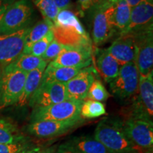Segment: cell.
I'll return each mask as SVG.
<instances>
[{"instance_id":"cell-6","label":"cell","mask_w":153,"mask_h":153,"mask_svg":"<svg viewBox=\"0 0 153 153\" xmlns=\"http://www.w3.org/2000/svg\"><path fill=\"white\" fill-rule=\"evenodd\" d=\"M140 76L135 61L120 66L117 76L110 82V89L120 100L128 99L136 94Z\"/></svg>"},{"instance_id":"cell-19","label":"cell","mask_w":153,"mask_h":153,"mask_svg":"<svg viewBox=\"0 0 153 153\" xmlns=\"http://www.w3.org/2000/svg\"><path fill=\"white\" fill-rule=\"evenodd\" d=\"M47 65L48 63H45L38 68L27 73L22 93L16 103L19 106H23L28 103L31 96L41 85L42 76Z\"/></svg>"},{"instance_id":"cell-28","label":"cell","mask_w":153,"mask_h":153,"mask_svg":"<svg viewBox=\"0 0 153 153\" xmlns=\"http://www.w3.org/2000/svg\"><path fill=\"white\" fill-rule=\"evenodd\" d=\"M54 40L53 30H51L46 36H45L42 39L36 42L28 48H25L23 51L22 54L30 55L36 57H42L44 53L46 51L50 43Z\"/></svg>"},{"instance_id":"cell-9","label":"cell","mask_w":153,"mask_h":153,"mask_svg":"<svg viewBox=\"0 0 153 153\" xmlns=\"http://www.w3.org/2000/svg\"><path fill=\"white\" fill-rule=\"evenodd\" d=\"M29 29L27 27L12 33L0 34V65H8L22 54Z\"/></svg>"},{"instance_id":"cell-8","label":"cell","mask_w":153,"mask_h":153,"mask_svg":"<svg viewBox=\"0 0 153 153\" xmlns=\"http://www.w3.org/2000/svg\"><path fill=\"white\" fill-rule=\"evenodd\" d=\"M123 122L124 132L132 143L144 150L152 148V120L146 118H128Z\"/></svg>"},{"instance_id":"cell-4","label":"cell","mask_w":153,"mask_h":153,"mask_svg":"<svg viewBox=\"0 0 153 153\" xmlns=\"http://www.w3.org/2000/svg\"><path fill=\"white\" fill-rule=\"evenodd\" d=\"M27 73L7 67L0 69V108L16 104Z\"/></svg>"},{"instance_id":"cell-23","label":"cell","mask_w":153,"mask_h":153,"mask_svg":"<svg viewBox=\"0 0 153 153\" xmlns=\"http://www.w3.org/2000/svg\"><path fill=\"white\" fill-rule=\"evenodd\" d=\"M45 63L48 62L44 60L41 57L22 54L16 60L6 67L12 70H18L26 73H28L38 68Z\"/></svg>"},{"instance_id":"cell-7","label":"cell","mask_w":153,"mask_h":153,"mask_svg":"<svg viewBox=\"0 0 153 153\" xmlns=\"http://www.w3.org/2000/svg\"><path fill=\"white\" fill-rule=\"evenodd\" d=\"M135 38V62L140 78L153 74V38L152 29L131 33Z\"/></svg>"},{"instance_id":"cell-10","label":"cell","mask_w":153,"mask_h":153,"mask_svg":"<svg viewBox=\"0 0 153 153\" xmlns=\"http://www.w3.org/2000/svg\"><path fill=\"white\" fill-rule=\"evenodd\" d=\"M66 100H68V98L65 84L50 82L41 83L30 98L28 104L30 106L35 108L48 106Z\"/></svg>"},{"instance_id":"cell-13","label":"cell","mask_w":153,"mask_h":153,"mask_svg":"<svg viewBox=\"0 0 153 153\" xmlns=\"http://www.w3.org/2000/svg\"><path fill=\"white\" fill-rule=\"evenodd\" d=\"M82 122L81 120H38L31 122L28 126V131L36 137H50L61 135L67 133Z\"/></svg>"},{"instance_id":"cell-2","label":"cell","mask_w":153,"mask_h":153,"mask_svg":"<svg viewBox=\"0 0 153 153\" xmlns=\"http://www.w3.org/2000/svg\"><path fill=\"white\" fill-rule=\"evenodd\" d=\"M33 14L30 0H16L9 5L0 20V34H9L27 28Z\"/></svg>"},{"instance_id":"cell-36","label":"cell","mask_w":153,"mask_h":153,"mask_svg":"<svg viewBox=\"0 0 153 153\" xmlns=\"http://www.w3.org/2000/svg\"><path fill=\"white\" fill-rule=\"evenodd\" d=\"M125 1L131 8H133V7H136V6L143 2V1H145L146 0H125Z\"/></svg>"},{"instance_id":"cell-21","label":"cell","mask_w":153,"mask_h":153,"mask_svg":"<svg viewBox=\"0 0 153 153\" xmlns=\"http://www.w3.org/2000/svg\"><path fill=\"white\" fill-rule=\"evenodd\" d=\"M131 8L125 0H119L115 4L113 13V24L117 33L120 35L126 29L130 23Z\"/></svg>"},{"instance_id":"cell-11","label":"cell","mask_w":153,"mask_h":153,"mask_svg":"<svg viewBox=\"0 0 153 153\" xmlns=\"http://www.w3.org/2000/svg\"><path fill=\"white\" fill-rule=\"evenodd\" d=\"M97 72L94 67H87L82 69L79 73L65 83L68 100H85L91 84L98 78Z\"/></svg>"},{"instance_id":"cell-34","label":"cell","mask_w":153,"mask_h":153,"mask_svg":"<svg viewBox=\"0 0 153 153\" xmlns=\"http://www.w3.org/2000/svg\"><path fill=\"white\" fill-rule=\"evenodd\" d=\"M56 153H80L70 142L61 144Z\"/></svg>"},{"instance_id":"cell-5","label":"cell","mask_w":153,"mask_h":153,"mask_svg":"<svg viewBox=\"0 0 153 153\" xmlns=\"http://www.w3.org/2000/svg\"><path fill=\"white\" fill-rule=\"evenodd\" d=\"M114 7L115 4L101 1L91 11L94 14L92 40L95 45L106 43L117 34L112 21Z\"/></svg>"},{"instance_id":"cell-14","label":"cell","mask_w":153,"mask_h":153,"mask_svg":"<svg viewBox=\"0 0 153 153\" xmlns=\"http://www.w3.org/2000/svg\"><path fill=\"white\" fill-rule=\"evenodd\" d=\"M152 2L143 1L136 7L131 8L130 23L126 29L120 35L126 33H135L152 29Z\"/></svg>"},{"instance_id":"cell-35","label":"cell","mask_w":153,"mask_h":153,"mask_svg":"<svg viewBox=\"0 0 153 153\" xmlns=\"http://www.w3.org/2000/svg\"><path fill=\"white\" fill-rule=\"evenodd\" d=\"M54 1L59 10H62L68 9L70 7L71 0H54Z\"/></svg>"},{"instance_id":"cell-39","label":"cell","mask_w":153,"mask_h":153,"mask_svg":"<svg viewBox=\"0 0 153 153\" xmlns=\"http://www.w3.org/2000/svg\"><path fill=\"white\" fill-rule=\"evenodd\" d=\"M101 1H106V2L112 4H116L117 3L119 0H101Z\"/></svg>"},{"instance_id":"cell-29","label":"cell","mask_w":153,"mask_h":153,"mask_svg":"<svg viewBox=\"0 0 153 153\" xmlns=\"http://www.w3.org/2000/svg\"><path fill=\"white\" fill-rule=\"evenodd\" d=\"M34 3L40 12L41 13L44 19L54 22L59 9L55 4L54 0H33Z\"/></svg>"},{"instance_id":"cell-37","label":"cell","mask_w":153,"mask_h":153,"mask_svg":"<svg viewBox=\"0 0 153 153\" xmlns=\"http://www.w3.org/2000/svg\"><path fill=\"white\" fill-rule=\"evenodd\" d=\"M9 5L11 4H0V20H1L4 13L5 12V11L7 10V9L8 8Z\"/></svg>"},{"instance_id":"cell-41","label":"cell","mask_w":153,"mask_h":153,"mask_svg":"<svg viewBox=\"0 0 153 153\" xmlns=\"http://www.w3.org/2000/svg\"><path fill=\"white\" fill-rule=\"evenodd\" d=\"M24 153H39V152H38V149H34V150H31L27 151V152H25Z\"/></svg>"},{"instance_id":"cell-42","label":"cell","mask_w":153,"mask_h":153,"mask_svg":"<svg viewBox=\"0 0 153 153\" xmlns=\"http://www.w3.org/2000/svg\"><path fill=\"white\" fill-rule=\"evenodd\" d=\"M147 1H149V2H152V0H146Z\"/></svg>"},{"instance_id":"cell-1","label":"cell","mask_w":153,"mask_h":153,"mask_svg":"<svg viewBox=\"0 0 153 153\" xmlns=\"http://www.w3.org/2000/svg\"><path fill=\"white\" fill-rule=\"evenodd\" d=\"M94 137L111 153H143L141 149L130 140L123 130L120 118H106L96 128Z\"/></svg>"},{"instance_id":"cell-38","label":"cell","mask_w":153,"mask_h":153,"mask_svg":"<svg viewBox=\"0 0 153 153\" xmlns=\"http://www.w3.org/2000/svg\"><path fill=\"white\" fill-rule=\"evenodd\" d=\"M16 0H0V4H11Z\"/></svg>"},{"instance_id":"cell-31","label":"cell","mask_w":153,"mask_h":153,"mask_svg":"<svg viewBox=\"0 0 153 153\" xmlns=\"http://www.w3.org/2000/svg\"><path fill=\"white\" fill-rule=\"evenodd\" d=\"M68 46L63 45L62 44L59 43L55 40L53 41L50 43L48 47L47 48L46 51L44 53V54L42 55V58L46 62H51L53 60H54L56 57L62 52L64 50L66 49Z\"/></svg>"},{"instance_id":"cell-27","label":"cell","mask_w":153,"mask_h":153,"mask_svg":"<svg viewBox=\"0 0 153 153\" xmlns=\"http://www.w3.org/2000/svg\"><path fill=\"white\" fill-rule=\"evenodd\" d=\"M22 136L17 133L14 125L4 118H0V143L11 144L19 143Z\"/></svg>"},{"instance_id":"cell-12","label":"cell","mask_w":153,"mask_h":153,"mask_svg":"<svg viewBox=\"0 0 153 153\" xmlns=\"http://www.w3.org/2000/svg\"><path fill=\"white\" fill-rule=\"evenodd\" d=\"M93 48L67 47L54 60L49 63L55 67L76 68L90 66L92 60Z\"/></svg>"},{"instance_id":"cell-32","label":"cell","mask_w":153,"mask_h":153,"mask_svg":"<svg viewBox=\"0 0 153 153\" xmlns=\"http://www.w3.org/2000/svg\"><path fill=\"white\" fill-rule=\"evenodd\" d=\"M26 147L19 143L11 144H1L0 143V153H23L25 152Z\"/></svg>"},{"instance_id":"cell-17","label":"cell","mask_w":153,"mask_h":153,"mask_svg":"<svg viewBox=\"0 0 153 153\" xmlns=\"http://www.w3.org/2000/svg\"><path fill=\"white\" fill-rule=\"evenodd\" d=\"M97 68L99 74L106 83H110L118 75L120 65L106 50L99 52Z\"/></svg>"},{"instance_id":"cell-3","label":"cell","mask_w":153,"mask_h":153,"mask_svg":"<svg viewBox=\"0 0 153 153\" xmlns=\"http://www.w3.org/2000/svg\"><path fill=\"white\" fill-rule=\"evenodd\" d=\"M83 101L66 100L62 102L45 107L33 108L30 120H81L80 109Z\"/></svg>"},{"instance_id":"cell-24","label":"cell","mask_w":153,"mask_h":153,"mask_svg":"<svg viewBox=\"0 0 153 153\" xmlns=\"http://www.w3.org/2000/svg\"><path fill=\"white\" fill-rule=\"evenodd\" d=\"M53 24L55 26L74 28L82 35L88 34L77 16L69 9H62L59 11Z\"/></svg>"},{"instance_id":"cell-20","label":"cell","mask_w":153,"mask_h":153,"mask_svg":"<svg viewBox=\"0 0 153 153\" xmlns=\"http://www.w3.org/2000/svg\"><path fill=\"white\" fill-rule=\"evenodd\" d=\"M138 98L149 118L152 120L153 116V78L152 74L145 78H140Z\"/></svg>"},{"instance_id":"cell-33","label":"cell","mask_w":153,"mask_h":153,"mask_svg":"<svg viewBox=\"0 0 153 153\" xmlns=\"http://www.w3.org/2000/svg\"><path fill=\"white\" fill-rule=\"evenodd\" d=\"M79 10L82 14L89 11H92L100 3L101 0H77Z\"/></svg>"},{"instance_id":"cell-26","label":"cell","mask_w":153,"mask_h":153,"mask_svg":"<svg viewBox=\"0 0 153 153\" xmlns=\"http://www.w3.org/2000/svg\"><path fill=\"white\" fill-rule=\"evenodd\" d=\"M104 114H106V108L101 102L88 99L82 101L80 109V117L82 118H95Z\"/></svg>"},{"instance_id":"cell-22","label":"cell","mask_w":153,"mask_h":153,"mask_svg":"<svg viewBox=\"0 0 153 153\" xmlns=\"http://www.w3.org/2000/svg\"><path fill=\"white\" fill-rule=\"evenodd\" d=\"M80 153H111L94 137H75L69 141Z\"/></svg>"},{"instance_id":"cell-18","label":"cell","mask_w":153,"mask_h":153,"mask_svg":"<svg viewBox=\"0 0 153 153\" xmlns=\"http://www.w3.org/2000/svg\"><path fill=\"white\" fill-rule=\"evenodd\" d=\"M83 67L76 68H65V67H55L48 64L44 70L42 76L41 83H56L65 84L72 79L76 74L79 73Z\"/></svg>"},{"instance_id":"cell-15","label":"cell","mask_w":153,"mask_h":153,"mask_svg":"<svg viewBox=\"0 0 153 153\" xmlns=\"http://www.w3.org/2000/svg\"><path fill=\"white\" fill-rule=\"evenodd\" d=\"M120 66L134 62L135 58V41L133 34L120 35L106 49Z\"/></svg>"},{"instance_id":"cell-30","label":"cell","mask_w":153,"mask_h":153,"mask_svg":"<svg viewBox=\"0 0 153 153\" xmlns=\"http://www.w3.org/2000/svg\"><path fill=\"white\" fill-rule=\"evenodd\" d=\"M109 97V93L106 90L101 80L97 78L91 84L86 99L101 102L106 101Z\"/></svg>"},{"instance_id":"cell-25","label":"cell","mask_w":153,"mask_h":153,"mask_svg":"<svg viewBox=\"0 0 153 153\" xmlns=\"http://www.w3.org/2000/svg\"><path fill=\"white\" fill-rule=\"evenodd\" d=\"M53 26H54V24L53 22L43 19V20L38 22L33 28H30L29 31L25 40L24 49L28 48L36 42L42 39L51 30H53Z\"/></svg>"},{"instance_id":"cell-40","label":"cell","mask_w":153,"mask_h":153,"mask_svg":"<svg viewBox=\"0 0 153 153\" xmlns=\"http://www.w3.org/2000/svg\"><path fill=\"white\" fill-rule=\"evenodd\" d=\"M39 153H55V152H53L51 149H47V150L42 151V152H40Z\"/></svg>"},{"instance_id":"cell-16","label":"cell","mask_w":153,"mask_h":153,"mask_svg":"<svg viewBox=\"0 0 153 153\" xmlns=\"http://www.w3.org/2000/svg\"><path fill=\"white\" fill-rule=\"evenodd\" d=\"M54 40L59 43L72 48H93L89 34L82 35L72 28L53 26Z\"/></svg>"},{"instance_id":"cell-43","label":"cell","mask_w":153,"mask_h":153,"mask_svg":"<svg viewBox=\"0 0 153 153\" xmlns=\"http://www.w3.org/2000/svg\"><path fill=\"white\" fill-rule=\"evenodd\" d=\"M24 152H23V153H24Z\"/></svg>"}]
</instances>
